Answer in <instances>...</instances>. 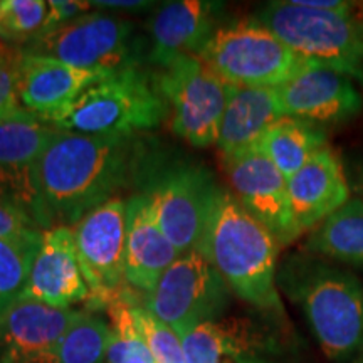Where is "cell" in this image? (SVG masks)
<instances>
[{"instance_id": "25", "label": "cell", "mask_w": 363, "mask_h": 363, "mask_svg": "<svg viewBox=\"0 0 363 363\" xmlns=\"http://www.w3.org/2000/svg\"><path fill=\"white\" fill-rule=\"evenodd\" d=\"M110 323L91 310H79L56 347L40 363H106Z\"/></svg>"}, {"instance_id": "14", "label": "cell", "mask_w": 363, "mask_h": 363, "mask_svg": "<svg viewBox=\"0 0 363 363\" xmlns=\"http://www.w3.org/2000/svg\"><path fill=\"white\" fill-rule=\"evenodd\" d=\"M276 91L283 116L311 121L323 128L347 123L363 108L362 94L352 78L325 67L306 66Z\"/></svg>"}, {"instance_id": "18", "label": "cell", "mask_w": 363, "mask_h": 363, "mask_svg": "<svg viewBox=\"0 0 363 363\" xmlns=\"http://www.w3.org/2000/svg\"><path fill=\"white\" fill-rule=\"evenodd\" d=\"M289 207L299 234L313 230L350 201L342 160L326 145L288 179Z\"/></svg>"}, {"instance_id": "21", "label": "cell", "mask_w": 363, "mask_h": 363, "mask_svg": "<svg viewBox=\"0 0 363 363\" xmlns=\"http://www.w3.org/2000/svg\"><path fill=\"white\" fill-rule=\"evenodd\" d=\"M182 340L187 363H278L269 338L246 320L220 318Z\"/></svg>"}, {"instance_id": "33", "label": "cell", "mask_w": 363, "mask_h": 363, "mask_svg": "<svg viewBox=\"0 0 363 363\" xmlns=\"http://www.w3.org/2000/svg\"><path fill=\"white\" fill-rule=\"evenodd\" d=\"M93 7L103 9L104 11H126V12H143L153 7V2H145V0H98L91 2Z\"/></svg>"}, {"instance_id": "34", "label": "cell", "mask_w": 363, "mask_h": 363, "mask_svg": "<svg viewBox=\"0 0 363 363\" xmlns=\"http://www.w3.org/2000/svg\"><path fill=\"white\" fill-rule=\"evenodd\" d=\"M358 190H360V194L363 195V170H362V175H360V180H358Z\"/></svg>"}, {"instance_id": "36", "label": "cell", "mask_w": 363, "mask_h": 363, "mask_svg": "<svg viewBox=\"0 0 363 363\" xmlns=\"http://www.w3.org/2000/svg\"><path fill=\"white\" fill-rule=\"evenodd\" d=\"M358 363H363V350H362V357H360V360H358Z\"/></svg>"}, {"instance_id": "10", "label": "cell", "mask_w": 363, "mask_h": 363, "mask_svg": "<svg viewBox=\"0 0 363 363\" xmlns=\"http://www.w3.org/2000/svg\"><path fill=\"white\" fill-rule=\"evenodd\" d=\"M22 52L52 57L81 69L115 72L140 66L135 26L106 12H89L69 24L39 35Z\"/></svg>"}, {"instance_id": "23", "label": "cell", "mask_w": 363, "mask_h": 363, "mask_svg": "<svg viewBox=\"0 0 363 363\" xmlns=\"http://www.w3.org/2000/svg\"><path fill=\"white\" fill-rule=\"evenodd\" d=\"M303 251L363 272V201L352 197L315 227Z\"/></svg>"}, {"instance_id": "17", "label": "cell", "mask_w": 363, "mask_h": 363, "mask_svg": "<svg viewBox=\"0 0 363 363\" xmlns=\"http://www.w3.org/2000/svg\"><path fill=\"white\" fill-rule=\"evenodd\" d=\"M79 310H61L19 298L0 311V363H40Z\"/></svg>"}, {"instance_id": "2", "label": "cell", "mask_w": 363, "mask_h": 363, "mask_svg": "<svg viewBox=\"0 0 363 363\" xmlns=\"http://www.w3.org/2000/svg\"><path fill=\"white\" fill-rule=\"evenodd\" d=\"M279 244L256 217L220 187L199 246L235 296L267 313H283L278 293Z\"/></svg>"}, {"instance_id": "19", "label": "cell", "mask_w": 363, "mask_h": 363, "mask_svg": "<svg viewBox=\"0 0 363 363\" xmlns=\"http://www.w3.org/2000/svg\"><path fill=\"white\" fill-rule=\"evenodd\" d=\"M217 9L203 0H177L158 9L148 22V61L162 69L177 57L201 56L219 29Z\"/></svg>"}, {"instance_id": "8", "label": "cell", "mask_w": 363, "mask_h": 363, "mask_svg": "<svg viewBox=\"0 0 363 363\" xmlns=\"http://www.w3.org/2000/svg\"><path fill=\"white\" fill-rule=\"evenodd\" d=\"M155 81L169 106L172 131L194 148L216 145L234 86L199 56L177 57L157 72Z\"/></svg>"}, {"instance_id": "35", "label": "cell", "mask_w": 363, "mask_h": 363, "mask_svg": "<svg viewBox=\"0 0 363 363\" xmlns=\"http://www.w3.org/2000/svg\"><path fill=\"white\" fill-rule=\"evenodd\" d=\"M4 48H7V45H6V44H2V43H0V51H2V49H4Z\"/></svg>"}, {"instance_id": "4", "label": "cell", "mask_w": 363, "mask_h": 363, "mask_svg": "<svg viewBox=\"0 0 363 363\" xmlns=\"http://www.w3.org/2000/svg\"><path fill=\"white\" fill-rule=\"evenodd\" d=\"M167 116L169 106L155 76L130 66L86 89L49 125L84 135L136 136L157 128Z\"/></svg>"}, {"instance_id": "15", "label": "cell", "mask_w": 363, "mask_h": 363, "mask_svg": "<svg viewBox=\"0 0 363 363\" xmlns=\"http://www.w3.org/2000/svg\"><path fill=\"white\" fill-rule=\"evenodd\" d=\"M21 298L61 310H72L76 303L88 301L89 289L79 267L72 227L52 225L43 230V242Z\"/></svg>"}, {"instance_id": "27", "label": "cell", "mask_w": 363, "mask_h": 363, "mask_svg": "<svg viewBox=\"0 0 363 363\" xmlns=\"http://www.w3.org/2000/svg\"><path fill=\"white\" fill-rule=\"evenodd\" d=\"M135 303L133 293L125 291L106 308L110 316V345L106 363H155L135 321Z\"/></svg>"}, {"instance_id": "6", "label": "cell", "mask_w": 363, "mask_h": 363, "mask_svg": "<svg viewBox=\"0 0 363 363\" xmlns=\"http://www.w3.org/2000/svg\"><path fill=\"white\" fill-rule=\"evenodd\" d=\"M310 66L363 81L362 29L352 16L305 7L298 0L269 2L257 19Z\"/></svg>"}, {"instance_id": "13", "label": "cell", "mask_w": 363, "mask_h": 363, "mask_svg": "<svg viewBox=\"0 0 363 363\" xmlns=\"http://www.w3.org/2000/svg\"><path fill=\"white\" fill-rule=\"evenodd\" d=\"M230 192L256 217L279 246H289L299 235L289 207L288 179L256 147L224 158Z\"/></svg>"}, {"instance_id": "1", "label": "cell", "mask_w": 363, "mask_h": 363, "mask_svg": "<svg viewBox=\"0 0 363 363\" xmlns=\"http://www.w3.org/2000/svg\"><path fill=\"white\" fill-rule=\"evenodd\" d=\"M148 152L138 136L54 130L39 160V187L52 225L74 227L138 182Z\"/></svg>"}, {"instance_id": "29", "label": "cell", "mask_w": 363, "mask_h": 363, "mask_svg": "<svg viewBox=\"0 0 363 363\" xmlns=\"http://www.w3.org/2000/svg\"><path fill=\"white\" fill-rule=\"evenodd\" d=\"M133 315L155 363H187L184 340L174 328L138 303L133 305Z\"/></svg>"}, {"instance_id": "16", "label": "cell", "mask_w": 363, "mask_h": 363, "mask_svg": "<svg viewBox=\"0 0 363 363\" xmlns=\"http://www.w3.org/2000/svg\"><path fill=\"white\" fill-rule=\"evenodd\" d=\"M113 74L108 71L81 69L52 57L21 51L19 101L22 110L45 123L71 106L86 89Z\"/></svg>"}, {"instance_id": "32", "label": "cell", "mask_w": 363, "mask_h": 363, "mask_svg": "<svg viewBox=\"0 0 363 363\" xmlns=\"http://www.w3.org/2000/svg\"><path fill=\"white\" fill-rule=\"evenodd\" d=\"M30 230L40 229L19 208L0 201V239L13 238V235L30 233Z\"/></svg>"}, {"instance_id": "30", "label": "cell", "mask_w": 363, "mask_h": 363, "mask_svg": "<svg viewBox=\"0 0 363 363\" xmlns=\"http://www.w3.org/2000/svg\"><path fill=\"white\" fill-rule=\"evenodd\" d=\"M19 48H4L0 51V120L22 110L19 101Z\"/></svg>"}, {"instance_id": "11", "label": "cell", "mask_w": 363, "mask_h": 363, "mask_svg": "<svg viewBox=\"0 0 363 363\" xmlns=\"http://www.w3.org/2000/svg\"><path fill=\"white\" fill-rule=\"evenodd\" d=\"M54 130L26 110L0 120V201L24 212L40 230L52 227L39 187V160Z\"/></svg>"}, {"instance_id": "31", "label": "cell", "mask_w": 363, "mask_h": 363, "mask_svg": "<svg viewBox=\"0 0 363 363\" xmlns=\"http://www.w3.org/2000/svg\"><path fill=\"white\" fill-rule=\"evenodd\" d=\"M93 4L88 0H49L43 34L51 33V30H56L59 27L79 19L86 13L93 12Z\"/></svg>"}, {"instance_id": "26", "label": "cell", "mask_w": 363, "mask_h": 363, "mask_svg": "<svg viewBox=\"0 0 363 363\" xmlns=\"http://www.w3.org/2000/svg\"><path fill=\"white\" fill-rule=\"evenodd\" d=\"M40 242L43 230L0 239V311L24 293Z\"/></svg>"}, {"instance_id": "9", "label": "cell", "mask_w": 363, "mask_h": 363, "mask_svg": "<svg viewBox=\"0 0 363 363\" xmlns=\"http://www.w3.org/2000/svg\"><path fill=\"white\" fill-rule=\"evenodd\" d=\"M233 291L206 256L195 249L177 257L142 299V306L182 338L197 326L224 318Z\"/></svg>"}, {"instance_id": "5", "label": "cell", "mask_w": 363, "mask_h": 363, "mask_svg": "<svg viewBox=\"0 0 363 363\" xmlns=\"http://www.w3.org/2000/svg\"><path fill=\"white\" fill-rule=\"evenodd\" d=\"M138 182L158 225L180 256L199 249L220 189L212 172L201 163L158 160L148 153Z\"/></svg>"}, {"instance_id": "24", "label": "cell", "mask_w": 363, "mask_h": 363, "mask_svg": "<svg viewBox=\"0 0 363 363\" xmlns=\"http://www.w3.org/2000/svg\"><path fill=\"white\" fill-rule=\"evenodd\" d=\"M323 126L293 116H281L271 125L256 148L278 167L286 179L293 177L310 158L326 147Z\"/></svg>"}, {"instance_id": "37", "label": "cell", "mask_w": 363, "mask_h": 363, "mask_svg": "<svg viewBox=\"0 0 363 363\" xmlns=\"http://www.w3.org/2000/svg\"><path fill=\"white\" fill-rule=\"evenodd\" d=\"M362 38H363V27H362Z\"/></svg>"}, {"instance_id": "20", "label": "cell", "mask_w": 363, "mask_h": 363, "mask_svg": "<svg viewBox=\"0 0 363 363\" xmlns=\"http://www.w3.org/2000/svg\"><path fill=\"white\" fill-rule=\"evenodd\" d=\"M126 208L125 281L131 291L145 296L180 254L158 225L147 195L133 194Z\"/></svg>"}, {"instance_id": "12", "label": "cell", "mask_w": 363, "mask_h": 363, "mask_svg": "<svg viewBox=\"0 0 363 363\" xmlns=\"http://www.w3.org/2000/svg\"><path fill=\"white\" fill-rule=\"evenodd\" d=\"M126 201L115 197L88 212L72 227L79 267L89 289V310L116 301L128 286L125 281Z\"/></svg>"}, {"instance_id": "28", "label": "cell", "mask_w": 363, "mask_h": 363, "mask_svg": "<svg viewBox=\"0 0 363 363\" xmlns=\"http://www.w3.org/2000/svg\"><path fill=\"white\" fill-rule=\"evenodd\" d=\"M45 0H0V43L24 48L44 33Z\"/></svg>"}, {"instance_id": "22", "label": "cell", "mask_w": 363, "mask_h": 363, "mask_svg": "<svg viewBox=\"0 0 363 363\" xmlns=\"http://www.w3.org/2000/svg\"><path fill=\"white\" fill-rule=\"evenodd\" d=\"M281 116L276 88L234 86L216 142L222 160L256 147L267 128Z\"/></svg>"}, {"instance_id": "3", "label": "cell", "mask_w": 363, "mask_h": 363, "mask_svg": "<svg viewBox=\"0 0 363 363\" xmlns=\"http://www.w3.org/2000/svg\"><path fill=\"white\" fill-rule=\"evenodd\" d=\"M278 286L301 306L330 360L343 362L363 343V284L352 271L306 251L289 256Z\"/></svg>"}, {"instance_id": "7", "label": "cell", "mask_w": 363, "mask_h": 363, "mask_svg": "<svg viewBox=\"0 0 363 363\" xmlns=\"http://www.w3.org/2000/svg\"><path fill=\"white\" fill-rule=\"evenodd\" d=\"M199 57L230 86L279 88L310 66L259 21L220 26Z\"/></svg>"}]
</instances>
